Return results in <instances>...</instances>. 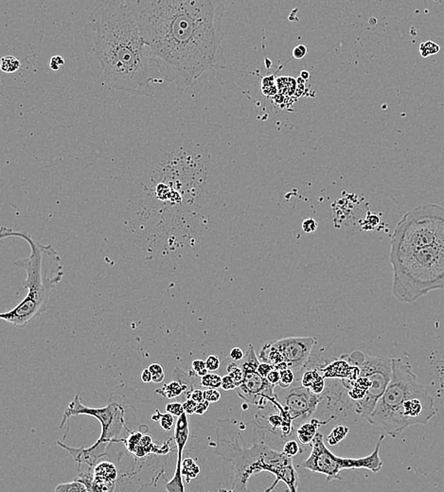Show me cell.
<instances>
[{"mask_svg": "<svg viewBox=\"0 0 444 492\" xmlns=\"http://www.w3.org/2000/svg\"><path fill=\"white\" fill-rule=\"evenodd\" d=\"M166 82L189 91L226 65L221 0H125Z\"/></svg>", "mask_w": 444, "mask_h": 492, "instance_id": "1", "label": "cell"}, {"mask_svg": "<svg viewBox=\"0 0 444 492\" xmlns=\"http://www.w3.org/2000/svg\"><path fill=\"white\" fill-rule=\"evenodd\" d=\"M83 52L93 81L152 97L165 82L125 0H101L83 27Z\"/></svg>", "mask_w": 444, "mask_h": 492, "instance_id": "2", "label": "cell"}, {"mask_svg": "<svg viewBox=\"0 0 444 492\" xmlns=\"http://www.w3.org/2000/svg\"><path fill=\"white\" fill-rule=\"evenodd\" d=\"M240 422L236 419H219L216 427L217 444L215 454L232 464L234 482L232 492H247L248 480L263 472L275 476V481L266 492H272L279 482H283L288 490L298 489V473L293 460L265 444L264 438L247 448L241 433Z\"/></svg>", "mask_w": 444, "mask_h": 492, "instance_id": "3", "label": "cell"}, {"mask_svg": "<svg viewBox=\"0 0 444 492\" xmlns=\"http://www.w3.org/2000/svg\"><path fill=\"white\" fill-rule=\"evenodd\" d=\"M1 240L18 238L26 241L31 247L30 257L18 260L15 265L24 270L26 278L22 284L28 294L14 309L0 314V318L16 328H23L31 321L46 311L51 292L63 280L64 269L58 252L50 246L35 241L25 231L3 227Z\"/></svg>", "mask_w": 444, "mask_h": 492, "instance_id": "4", "label": "cell"}, {"mask_svg": "<svg viewBox=\"0 0 444 492\" xmlns=\"http://www.w3.org/2000/svg\"><path fill=\"white\" fill-rule=\"evenodd\" d=\"M393 269L392 293L412 303L428 293L444 290V243L389 254Z\"/></svg>", "mask_w": 444, "mask_h": 492, "instance_id": "5", "label": "cell"}, {"mask_svg": "<svg viewBox=\"0 0 444 492\" xmlns=\"http://www.w3.org/2000/svg\"><path fill=\"white\" fill-rule=\"evenodd\" d=\"M444 243V207L421 205L407 211L397 224L390 241V254Z\"/></svg>", "mask_w": 444, "mask_h": 492, "instance_id": "6", "label": "cell"}, {"mask_svg": "<svg viewBox=\"0 0 444 492\" xmlns=\"http://www.w3.org/2000/svg\"><path fill=\"white\" fill-rule=\"evenodd\" d=\"M74 416H92L99 420L101 426V434L99 439L90 448L72 449L63 443L59 442V445L65 449L67 453H69L70 455L76 461L79 469L80 465L82 463L93 466L95 462L100 457L98 454L99 446L104 443L118 442L121 440L119 439V436L122 433V430L127 429L125 406L121 401H114L112 397L107 406L102 408H90L82 403L79 395H76L72 402L67 406L64 413L63 419L60 423V428L65 426L66 421Z\"/></svg>", "mask_w": 444, "mask_h": 492, "instance_id": "7", "label": "cell"}, {"mask_svg": "<svg viewBox=\"0 0 444 492\" xmlns=\"http://www.w3.org/2000/svg\"><path fill=\"white\" fill-rule=\"evenodd\" d=\"M422 387L410 362L401 358H392L390 381L367 421L383 431L404 402Z\"/></svg>", "mask_w": 444, "mask_h": 492, "instance_id": "8", "label": "cell"}, {"mask_svg": "<svg viewBox=\"0 0 444 492\" xmlns=\"http://www.w3.org/2000/svg\"><path fill=\"white\" fill-rule=\"evenodd\" d=\"M357 366L360 368V375L368 378L372 382L365 397L353 402L354 411L367 420L390 381L392 358L366 354L364 361Z\"/></svg>", "mask_w": 444, "mask_h": 492, "instance_id": "9", "label": "cell"}, {"mask_svg": "<svg viewBox=\"0 0 444 492\" xmlns=\"http://www.w3.org/2000/svg\"><path fill=\"white\" fill-rule=\"evenodd\" d=\"M301 466L315 473L326 476V481L342 480L337 455L329 451L324 441L322 434L317 433L313 438L310 456L302 462Z\"/></svg>", "mask_w": 444, "mask_h": 492, "instance_id": "10", "label": "cell"}, {"mask_svg": "<svg viewBox=\"0 0 444 492\" xmlns=\"http://www.w3.org/2000/svg\"><path fill=\"white\" fill-rule=\"evenodd\" d=\"M320 397V403L315 414L320 412L322 416L329 417V421L353 407V400L348 396V388L341 378H326V388Z\"/></svg>", "mask_w": 444, "mask_h": 492, "instance_id": "11", "label": "cell"}, {"mask_svg": "<svg viewBox=\"0 0 444 492\" xmlns=\"http://www.w3.org/2000/svg\"><path fill=\"white\" fill-rule=\"evenodd\" d=\"M320 399V395L313 393L309 388L301 385L288 391L282 404L290 412L294 424L300 426L314 416Z\"/></svg>", "mask_w": 444, "mask_h": 492, "instance_id": "12", "label": "cell"}, {"mask_svg": "<svg viewBox=\"0 0 444 492\" xmlns=\"http://www.w3.org/2000/svg\"><path fill=\"white\" fill-rule=\"evenodd\" d=\"M279 349L286 361L295 373H300L311 358L312 350L316 340L313 337H287L272 342Z\"/></svg>", "mask_w": 444, "mask_h": 492, "instance_id": "13", "label": "cell"}, {"mask_svg": "<svg viewBox=\"0 0 444 492\" xmlns=\"http://www.w3.org/2000/svg\"><path fill=\"white\" fill-rule=\"evenodd\" d=\"M274 388L266 378L262 377L257 371H251L245 373L243 382L237 387V394L245 401L264 409L271 403L268 397L275 395Z\"/></svg>", "mask_w": 444, "mask_h": 492, "instance_id": "14", "label": "cell"}, {"mask_svg": "<svg viewBox=\"0 0 444 492\" xmlns=\"http://www.w3.org/2000/svg\"><path fill=\"white\" fill-rule=\"evenodd\" d=\"M188 416L189 415H187L184 412L180 416H178L174 428V440L177 449V462L174 477L167 483L166 486V490L170 492H185V486L183 483V474H182V463H183L182 458L185 447L190 439L191 435V428Z\"/></svg>", "mask_w": 444, "mask_h": 492, "instance_id": "15", "label": "cell"}, {"mask_svg": "<svg viewBox=\"0 0 444 492\" xmlns=\"http://www.w3.org/2000/svg\"><path fill=\"white\" fill-rule=\"evenodd\" d=\"M385 439V435H381L379 437L378 442L375 446L373 452L365 457L361 458H347V457H339L337 456V461L339 464V468L341 471L345 470H368L372 473H379L383 468V462L380 458V448L382 443Z\"/></svg>", "mask_w": 444, "mask_h": 492, "instance_id": "16", "label": "cell"}, {"mask_svg": "<svg viewBox=\"0 0 444 492\" xmlns=\"http://www.w3.org/2000/svg\"><path fill=\"white\" fill-rule=\"evenodd\" d=\"M325 378H346L355 380L360 376V368L356 365H351L345 358L333 360L328 362L320 369Z\"/></svg>", "mask_w": 444, "mask_h": 492, "instance_id": "17", "label": "cell"}, {"mask_svg": "<svg viewBox=\"0 0 444 492\" xmlns=\"http://www.w3.org/2000/svg\"><path fill=\"white\" fill-rule=\"evenodd\" d=\"M328 423V420H321L317 417H312L308 422L302 423L296 430V435L299 442L303 445L312 446L313 438L317 434L318 429L321 426L327 425Z\"/></svg>", "mask_w": 444, "mask_h": 492, "instance_id": "18", "label": "cell"}, {"mask_svg": "<svg viewBox=\"0 0 444 492\" xmlns=\"http://www.w3.org/2000/svg\"><path fill=\"white\" fill-rule=\"evenodd\" d=\"M94 482L116 486L117 470L115 465L110 462H101L98 464L93 472Z\"/></svg>", "mask_w": 444, "mask_h": 492, "instance_id": "19", "label": "cell"}, {"mask_svg": "<svg viewBox=\"0 0 444 492\" xmlns=\"http://www.w3.org/2000/svg\"><path fill=\"white\" fill-rule=\"evenodd\" d=\"M259 360L261 361H264V362H268L274 366L281 361H284L282 354L280 353V350L273 344V343H268V344L266 343L263 345V348L260 352Z\"/></svg>", "mask_w": 444, "mask_h": 492, "instance_id": "20", "label": "cell"}, {"mask_svg": "<svg viewBox=\"0 0 444 492\" xmlns=\"http://www.w3.org/2000/svg\"><path fill=\"white\" fill-rule=\"evenodd\" d=\"M196 376L194 372L192 370L189 374L184 372L179 367H176L174 372H173V378L174 379L177 380L180 382V384L184 389V394L186 395L187 398H189L191 393L193 391V378Z\"/></svg>", "mask_w": 444, "mask_h": 492, "instance_id": "21", "label": "cell"}, {"mask_svg": "<svg viewBox=\"0 0 444 492\" xmlns=\"http://www.w3.org/2000/svg\"><path fill=\"white\" fill-rule=\"evenodd\" d=\"M238 363L240 364V366L244 370V373L251 372V371H257V368L260 364V360L258 359L255 349H254V346L252 344H249L244 359L242 361H239Z\"/></svg>", "mask_w": 444, "mask_h": 492, "instance_id": "22", "label": "cell"}, {"mask_svg": "<svg viewBox=\"0 0 444 492\" xmlns=\"http://www.w3.org/2000/svg\"><path fill=\"white\" fill-rule=\"evenodd\" d=\"M155 393L158 394L164 397H167L169 399H172V398L177 397L181 396L182 394H184V389H183L179 381L174 379L170 383L164 384L160 389L155 390Z\"/></svg>", "mask_w": 444, "mask_h": 492, "instance_id": "23", "label": "cell"}, {"mask_svg": "<svg viewBox=\"0 0 444 492\" xmlns=\"http://www.w3.org/2000/svg\"><path fill=\"white\" fill-rule=\"evenodd\" d=\"M200 473V467L195 463V461L192 458H186L183 460L182 463V474L185 477L187 484L191 482V480L197 477Z\"/></svg>", "mask_w": 444, "mask_h": 492, "instance_id": "24", "label": "cell"}, {"mask_svg": "<svg viewBox=\"0 0 444 492\" xmlns=\"http://www.w3.org/2000/svg\"><path fill=\"white\" fill-rule=\"evenodd\" d=\"M20 61L12 55L4 56L0 61V68L4 73H15L20 68Z\"/></svg>", "mask_w": 444, "mask_h": 492, "instance_id": "25", "label": "cell"}, {"mask_svg": "<svg viewBox=\"0 0 444 492\" xmlns=\"http://www.w3.org/2000/svg\"><path fill=\"white\" fill-rule=\"evenodd\" d=\"M348 432H349V429L347 427L343 426V425H338V426L333 428L327 437L329 446L332 447V446H335L338 443L341 442L347 435Z\"/></svg>", "mask_w": 444, "mask_h": 492, "instance_id": "26", "label": "cell"}, {"mask_svg": "<svg viewBox=\"0 0 444 492\" xmlns=\"http://www.w3.org/2000/svg\"><path fill=\"white\" fill-rule=\"evenodd\" d=\"M55 492H88L86 486L79 480H74L70 483H63L59 484L55 490Z\"/></svg>", "mask_w": 444, "mask_h": 492, "instance_id": "27", "label": "cell"}, {"mask_svg": "<svg viewBox=\"0 0 444 492\" xmlns=\"http://www.w3.org/2000/svg\"><path fill=\"white\" fill-rule=\"evenodd\" d=\"M227 370H228V374L233 378V379L235 380L237 385L240 386L244 380V378H245L244 370L242 369L240 364L237 361H231L227 366Z\"/></svg>", "mask_w": 444, "mask_h": 492, "instance_id": "28", "label": "cell"}, {"mask_svg": "<svg viewBox=\"0 0 444 492\" xmlns=\"http://www.w3.org/2000/svg\"><path fill=\"white\" fill-rule=\"evenodd\" d=\"M222 378L217 374L208 373L201 378V386L205 388H220L222 386Z\"/></svg>", "mask_w": 444, "mask_h": 492, "instance_id": "29", "label": "cell"}, {"mask_svg": "<svg viewBox=\"0 0 444 492\" xmlns=\"http://www.w3.org/2000/svg\"><path fill=\"white\" fill-rule=\"evenodd\" d=\"M441 47L433 41H426L420 45V54L424 58H427L429 56L436 55L440 52Z\"/></svg>", "mask_w": 444, "mask_h": 492, "instance_id": "30", "label": "cell"}, {"mask_svg": "<svg viewBox=\"0 0 444 492\" xmlns=\"http://www.w3.org/2000/svg\"><path fill=\"white\" fill-rule=\"evenodd\" d=\"M304 451L299 447L296 440H288L284 443L282 447V453L288 457H295L297 454H302Z\"/></svg>", "mask_w": 444, "mask_h": 492, "instance_id": "31", "label": "cell"}, {"mask_svg": "<svg viewBox=\"0 0 444 492\" xmlns=\"http://www.w3.org/2000/svg\"><path fill=\"white\" fill-rule=\"evenodd\" d=\"M296 381L295 372L291 368H287L280 371V379L279 386L280 388H288L292 383Z\"/></svg>", "mask_w": 444, "mask_h": 492, "instance_id": "32", "label": "cell"}, {"mask_svg": "<svg viewBox=\"0 0 444 492\" xmlns=\"http://www.w3.org/2000/svg\"><path fill=\"white\" fill-rule=\"evenodd\" d=\"M193 371L194 374L199 377H203L209 373V369L207 368L206 361L202 360H194L193 361Z\"/></svg>", "mask_w": 444, "mask_h": 492, "instance_id": "33", "label": "cell"}, {"mask_svg": "<svg viewBox=\"0 0 444 492\" xmlns=\"http://www.w3.org/2000/svg\"><path fill=\"white\" fill-rule=\"evenodd\" d=\"M159 420H160V426L166 432H170L173 429L174 420V416L172 414H170L168 412L166 414H161Z\"/></svg>", "mask_w": 444, "mask_h": 492, "instance_id": "34", "label": "cell"}, {"mask_svg": "<svg viewBox=\"0 0 444 492\" xmlns=\"http://www.w3.org/2000/svg\"><path fill=\"white\" fill-rule=\"evenodd\" d=\"M166 412L172 414L173 416H180L182 414L184 413V408H183V404L180 403V402H172V403H168L166 405Z\"/></svg>", "mask_w": 444, "mask_h": 492, "instance_id": "35", "label": "cell"}, {"mask_svg": "<svg viewBox=\"0 0 444 492\" xmlns=\"http://www.w3.org/2000/svg\"><path fill=\"white\" fill-rule=\"evenodd\" d=\"M325 388H326V378L324 376H321L309 389L313 393L316 394V395H321L324 392Z\"/></svg>", "mask_w": 444, "mask_h": 492, "instance_id": "36", "label": "cell"}, {"mask_svg": "<svg viewBox=\"0 0 444 492\" xmlns=\"http://www.w3.org/2000/svg\"><path fill=\"white\" fill-rule=\"evenodd\" d=\"M237 387H238L237 383L235 382V380L233 379V378L230 376L229 374L222 378V386H221V388L224 389L225 391H231V390L237 389Z\"/></svg>", "mask_w": 444, "mask_h": 492, "instance_id": "37", "label": "cell"}, {"mask_svg": "<svg viewBox=\"0 0 444 492\" xmlns=\"http://www.w3.org/2000/svg\"><path fill=\"white\" fill-rule=\"evenodd\" d=\"M205 395V399L212 402H218L221 399V393L215 389V388H209L208 390L204 391Z\"/></svg>", "mask_w": 444, "mask_h": 492, "instance_id": "38", "label": "cell"}, {"mask_svg": "<svg viewBox=\"0 0 444 492\" xmlns=\"http://www.w3.org/2000/svg\"><path fill=\"white\" fill-rule=\"evenodd\" d=\"M206 364H207V368L209 369V371H216L220 368L221 361L217 355H211L208 357V359L206 361Z\"/></svg>", "mask_w": 444, "mask_h": 492, "instance_id": "39", "label": "cell"}, {"mask_svg": "<svg viewBox=\"0 0 444 492\" xmlns=\"http://www.w3.org/2000/svg\"><path fill=\"white\" fill-rule=\"evenodd\" d=\"M196 407H197V402H196V401H194V400H193V399H192V398H187V400L183 403L184 412H185L187 415H189V416L195 414Z\"/></svg>", "mask_w": 444, "mask_h": 492, "instance_id": "40", "label": "cell"}, {"mask_svg": "<svg viewBox=\"0 0 444 492\" xmlns=\"http://www.w3.org/2000/svg\"><path fill=\"white\" fill-rule=\"evenodd\" d=\"M64 65H65V60L62 56L55 55V56L51 57L50 62V67L51 70H53V71L59 70L60 67H62Z\"/></svg>", "mask_w": 444, "mask_h": 492, "instance_id": "41", "label": "cell"}, {"mask_svg": "<svg viewBox=\"0 0 444 492\" xmlns=\"http://www.w3.org/2000/svg\"><path fill=\"white\" fill-rule=\"evenodd\" d=\"M274 369V365L268 363V362H264V361H261L258 368H257V372L263 378L267 377V375L269 374V372L271 370Z\"/></svg>", "mask_w": 444, "mask_h": 492, "instance_id": "42", "label": "cell"}, {"mask_svg": "<svg viewBox=\"0 0 444 492\" xmlns=\"http://www.w3.org/2000/svg\"><path fill=\"white\" fill-rule=\"evenodd\" d=\"M266 379L274 386L276 385H279V382H280V371L277 370V369H273L269 372V374L267 375L266 377Z\"/></svg>", "mask_w": 444, "mask_h": 492, "instance_id": "43", "label": "cell"}, {"mask_svg": "<svg viewBox=\"0 0 444 492\" xmlns=\"http://www.w3.org/2000/svg\"><path fill=\"white\" fill-rule=\"evenodd\" d=\"M230 357H231V360L234 361H237L239 362L240 361H242L245 357V353L244 351L242 350V348L240 347H233L231 349V353H230Z\"/></svg>", "mask_w": 444, "mask_h": 492, "instance_id": "44", "label": "cell"}, {"mask_svg": "<svg viewBox=\"0 0 444 492\" xmlns=\"http://www.w3.org/2000/svg\"><path fill=\"white\" fill-rule=\"evenodd\" d=\"M306 54H307V48L303 45L297 46L293 50V56L295 59H297V60L304 58L306 56Z\"/></svg>", "mask_w": 444, "mask_h": 492, "instance_id": "45", "label": "cell"}, {"mask_svg": "<svg viewBox=\"0 0 444 492\" xmlns=\"http://www.w3.org/2000/svg\"><path fill=\"white\" fill-rule=\"evenodd\" d=\"M302 227H303V230L306 231V232H313V231L316 229L317 224H316V222L313 219H308V220H305L303 222Z\"/></svg>", "mask_w": 444, "mask_h": 492, "instance_id": "46", "label": "cell"}, {"mask_svg": "<svg viewBox=\"0 0 444 492\" xmlns=\"http://www.w3.org/2000/svg\"><path fill=\"white\" fill-rule=\"evenodd\" d=\"M189 398L193 399V400H194V401H196L197 403H199V402H202V401H204V400H206V399H205L204 391H202V390H200V389L193 390V391L191 393V395H190Z\"/></svg>", "mask_w": 444, "mask_h": 492, "instance_id": "47", "label": "cell"}, {"mask_svg": "<svg viewBox=\"0 0 444 492\" xmlns=\"http://www.w3.org/2000/svg\"><path fill=\"white\" fill-rule=\"evenodd\" d=\"M210 403H211V402H210V401H208V400H204V401H202V402H199V403H197V407H196L195 414H196V415H199V416L204 415V414L208 411V409H209V407H210Z\"/></svg>", "mask_w": 444, "mask_h": 492, "instance_id": "48", "label": "cell"}, {"mask_svg": "<svg viewBox=\"0 0 444 492\" xmlns=\"http://www.w3.org/2000/svg\"><path fill=\"white\" fill-rule=\"evenodd\" d=\"M148 368L150 369V371L152 372V375L164 373L163 367H162V366H161V364H160V363H158V362H154V363H152V364L149 366Z\"/></svg>", "mask_w": 444, "mask_h": 492, "instance_id": "49", "label": "cell"}, {"mask_svg": "<svg viewBox=\"0 0 444 492\" xmlns=\"http://www.w3.org/2000/svg\"><path fill=\"white\" fill-rule=\"evenodd\" d=\"M141 380L145 383H149L151 381H153V375H152V372L150 371L149 368H146L142 371L141 373Z\"/></svg>", "mask_w": 444, "mask_h": 492, "instance_id": "50", "label": "cell"}, {"mask_svg": "<svg viewBox=\"0 0 444 492\" xmlns=\"http://www.w3.org/2000/svg\"><path fill=\"white\" fill-rule=\"evenodd\" d=\"M165 378V373H160V374H154L153 375V382L154 383H159V382H162L164 380Z\"/></svg>", "mask_w": 444, "mask_h": 492, "instance_id": "51", "label": "cell"}, {"mask_svg": "<svg viewBox=\"0 0 444 492\" xmlns=\"http://www.w3.org/2000/svg\"><path fill=\"white\" fill-rule=\"evenodd\" d=\"M160 416H161V413L158 410L155 411V414L154 416H152V419L154 421H158L160 419Z\"/></svg>", "mask_w": 444, "mask_h": 492, "instance_id": "52", "label": "cell"}, {"mask_svg": "<svg viewBox=\"0 0 444 492\" xmlns=\"http://www.w3.org/2000/svg\"><path fill=\"white\" fill-rule=\"evenodd\" d=\"M301 77L304 79V80H308L310 78V75L307 71H302L301 72Z\"/></svg>", "mask_w": 444, "mask_h": 492, "instance_id": "53", "label": "cell"}]
</instances>
